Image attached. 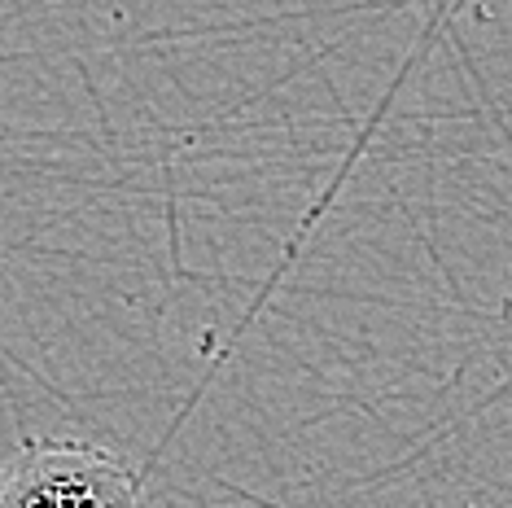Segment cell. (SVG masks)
<instances>
[{"instance_id": "6da1fadb", "label": "cell", "mask_w": 512, "mask_h": 508, "mask_svg": "<svg viewBox=\"0 0 512 508\" xmlns=\"http://www.w3.org/2000/svg\"><path fill=\"white\" fill-rule=\"evenodd\" d=\"M0 508H145V482L110 447L36 438L0 469Z\"/></svg>"}]
</instances>
